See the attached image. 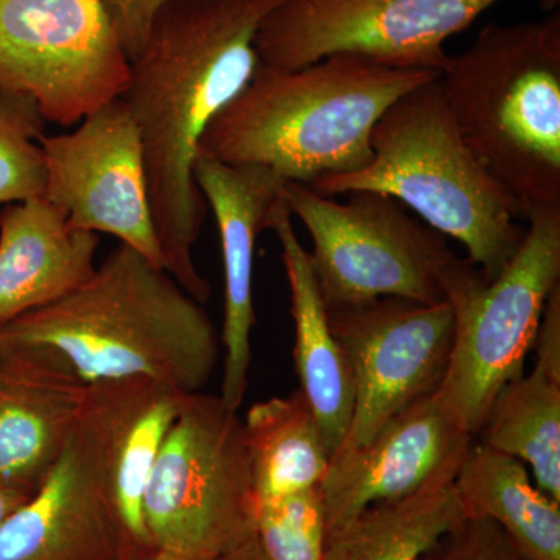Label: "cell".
<instances>
[{
	"instance_id": "1",
	"label": "cell",
	"mask_w": 560,
	"mask_h": 560,
	"mask_svg": "<svg viewBox=\"0 0 560 560\" xmlns=\"http://www.w3.org/2000/svg\"><path fill=\"white\" fill-rule=\"evenodd\" d=\"M285 0H165L130 60L121 101L138 125L154 231L165 271L206 304L210 283L194 261L208 202L194 179L213 117L259 68L256 35Z\"/></svg>"
},
{
	"instance_id": "2",
	"label": "cell",
	"mask_w": 560,
	"mask_h": 560,
	"mask_svg": "<svg viewBox=\"0 0 560 560\" xmlns=\"http://www.w3.org/2000/svg\"><path fill=\"white\" fill-rule=\"evenodd\" d=\"M0 346L36 353L88 385L147 377L183 393H200L220 357L201 302L125 243L68 296L0 327Z\"/></svg>"
},
{
	"instance_id": "3",
	"label": "cell",
	"mask_w": 560,
	"mask_h": 560,
	"mask_svg": "<svg viewBox=\"0 0 560 560\" xmlns=\"http://www.w3.org/2000/svg\"><path fill=\"white\" fill-rule=\"evenodd\" d=\"M440 75L436 70L388 68L349 54L296 70L259 65L210 121L198 156L260 165L305 186L359 172L374 156L372 131L383 114Z\"/></svg>"
},
{
	"instance_id": "4",
	"label": "cell",
	"mask_w": 560,
	"mask_h": 560,
	"mask_svg": "<svg viewBox=\"0 0 560 560\" xmlns=\"http://www.w3.org/2000/svg\"><path fill=\"white\" fill-rule=\"evenodd\" d=\"M372 161L348 175L312 184L326 197L382 191L423 223L455 238L488 280L510 264L523 241L521 202L493 178L464 142L441 75L400 97L372 131Z\"/></svg>"
},
{
	"instance_id": "5",
	"label": "cell",
	"mask_w": 560,
	"mask_h": 560,
	"mask_svg": "<svg viewBox=\"0 0 560 560\" xmlns=\"http://www.w3.org/2000/svg\"><path fill=\"white\" fill-rule=\"evenodd\" d=\"M441 83L464 142L525 217L560 206V11L485 25Z\"/></svg>"
},
{
	"instance_id": "6",
	"label": "cell",
	"mask_w": 560,
	"mask_h": 560,
	"mask_svg": "<svg viewBox=\"0 0 560 560\" xmlns=\"http://www.w3.org/2000/svg\"><path fill=\"white\" fill-rule=\"evenodd\" d=\"M525 219L528 231L495 279L458 257L442 276L455 338L436 394L474 436L501 390L522 377L545 305L560 283V206L529 209Z\"/></svg>"
},
{
	"instance_id": "7",
	"label": "cell",
	"mask_w": 560,
	"mask_h": 560,
	"mask_svg": "<svg viewBox=\"0 0 560 560\" xmlns=\"http://www.w3.org/2000/svg\"><path fill=\"white\" fill-rule=\"evenodd\" d=\"M143 517L154 551L195 559H234L256 537L243 420L220 396H184L151 469Z\"/></svg>"
},
{
	"instance_id": "8",
	"label": "cell",
	"mask_w": 560,
	"mask_h": 560,
	"mask_svg": "<svg viewBox=\"0 0 560 560\" xmlns=\"http://www.w3.org/2000/svg\"><path fill=\"white\" fill-rule=\"evenodd\" d=\"M283 195L311 234L308 257L326 307L388 296L444 301L442 276L456 254L397 198L353 190L338 201L300 183H287Z\"/></svg>"
},
{
	"instance_id": "9",
	"label": "cell",
	"mask_w": 560,
	"mask_h": 560,
	"mask_svg": "<svg viewBox=\"0 0 560 560\" xmlns=\"http://www.w3.org/2000/svg\"><path fill=\"white\" fill-rule=\"evenodd\" d=\"M500 0H285L256 35L261 66L296 70L330 55H359L396 69L442 72L447 39ZM558 10L560 0H539Z\"/></svg>"
},
{
	"instance_id": "10",
	"label": "cell",
	"mask_w": 560,
	"mask_h": 560,
	"mask_svg": "<svg viewBox=\"0 0 560 560\" xmlns=\"http://www.w3.org/2000/svg\"><path fill=\"white\" fill-rule=\"evenodd\" d=\"M130 60L103 0H0V91L80 124L120 98Z\"/></svg>"
},
{
	"instance_id": "11",
	"label": "cell",
	"mask_w": 560,
	"mask_h": 560,
	"mask_svg": "<svg viewBox=\"0 0 560 560\" xmlns=\"http://www.w3.org/2000/svg\"><path fill=\"white\" fill-rule=\"evenodd\" d=\"M326 308L353 385L352 422L338 452L352 451L370 442L390 418L440 389L455 320L445 301L420 304L388 296Z\"/></svg>"
},
{
	"instance_id": "12",
	"label": "cell",
	"mask_w": 560,
	"mask_h": 560,
	"mask_svg": "<svg viewBox=\"0 0 560 560\" xmlns=\"http://www.w3.org/2000/svg\"><path fill=\"white\" fill-rule=\"evenodd\" d=\"M43 197L73 231L103 232L164 268L151 215L138 125L121 98L95 110L69 135L40 136Z\"/></svg>"
},
{
	"instance_id": "13",
	"label": "cell",
	"mask_w": 560,
	"mask_h": 560,
	"mask_svg": "<svg viewBox=\"0 0 560 560\" xmlns=\"http://www.w3.org/2000/svg\"><path fill=\"white\" fill-rule=\"evenodd\" d=\"M154 552L124 521L86 401L46 480L0 526V560H151Z\"/></svg>"
},
{
	"instance_id": "14",
	"label": "cell",
	"mask_w": 560,
	"mask_h": 560,
	"mask_svg": "<svg viewBox=\"0 0 560 560\" xmlns=\"http://www.w3.org/2000/svg\"><path fill=\"white\" fill-rule=\"evenodd\" d=\"M474 442L436 393L415 401L366 444L331 456L319 486L326 533L374 504L453 485Z\"/></svg>"
},
{
	"instance_id": "15",
	"label": "cell",
	"mask_w": 560,
	"mask_h": 560,
	"mask_svg": "<svg viewBox=\"0 0 560 560\" xmlns=\"http://www.w3.org/2000/svg\"><path fill=\"white\" fill-rule=\"evenodd\" d=\"M194 179L219 224L224 264V357L220 397L238 411L248 389L250 331L256 326L253 301L257 237L289 180L260 165H230L198 156Z\"/></svg>"
},
{
	"instance_id": "16",
	"label": "cell",
	"mask_w": 560,
	"mask_h": 560,
	"mask_svg": "<svg viewBox=\"0 0 560 560\" xmlns=\"http://www.w3.org/2000/svg\"><path fill=\"white\" fill-rule=\"evenodd\" d=\"M88 393L58 364L0 346V485L35 495L79 425Z\"/></svg>"
},
{
	"instance_id": "17",
	"label": "cell",
	"mask_w": 560,
	"mask_h": 560,
	"mask_svg": "<svg viewBox=\"0 0 560 560\" xmlns=\"http://www.w3.org/2000/svg\"><path fill=\"white\" fill-rule=\"evenodd\" d=\"M101 237L73 231L44 197L0 210V327L62 300L94 275Z\"/></svg>"
},
{
	"instance_id": "18",
	"label": "cell",
	"mask_w": 560,
	"mask_h": 560,
	"mask_svg": "<svg viewBox=\"0 0 560 560\" xmlns=\"http://www.w3.org/2000/svg\"><path fill=\"white\" fill-rule=\"evenodd\" d=\"M291 217L283 195L272 209L268 230L278 235L289 279L291 316L296 329L293 357L301 382L300 390L311 404L334 456L340 451L352 422V374L345 352L331 334L308 250L298 241Z\"/></svg>"
},
{
	"instance_id": "19",
	"label": "cell",
	"mask_w": 560,
	"mask_h": 560,
	"mask_svg": "<svg viewBox=\"0 0 560 560\" xmlns=\"http://www.w3.org/2000/svg\"><path fill=\"white\" fill-rule=\"evenodd\" d=\"M190 393L147 377L91 383L88 410L108 452L110 480L121 515L136 539L154 551L143 497L154 460Z\"/></svg>"
},
{
	"instance_id": "20",
	"label": "cell",
	"mask_w": 560,
	"mask_h": 560,
	"mask_svg": "<svg viewBox=\"0 0 560 560\" xmlns=\"http://www.w3.org/2000/svg\"><path fill=\"white\" fill-rule=\"evenodd\" d=\"M533 349V371L501 390L475 438L523 460L534 485L560 501V283L545 305Z\"/></svg>"
},
{
	"instance_id": "21",
	"label": "cell",
	"mask_w": 560,
	"mask_h": 560,
	"mask_svg": "<svg viewBox=\"0 0 560 560\" xmlns=\"http://www.w3.org/2000/svg\"><path fill=\"white\" fill-rule=\"evenodd\" d=\"M455 486L467 517L497 523L529 560H560V501L530 481L523 460L474 442Z\"/></svg>"
},
{
	"instance_id": "22",
	"label": "cell",
	"mask_w": 560,
	"mask_h": 560,
	"mask_svg": "<svg viewBox=\"0 0 560 560\" xmlns=\"http://www.w3.org/2000/svg\"><path fill=\"white\" fill-rule=\"evenodd\" d=\"M243 429L257 503L319 488L331 455L300 389L253 405Z\"/></svg>"
},
{
	"instance_id": "23",
	"label": "cell",
	"mask_w": 560,
	"mask_h": 560,
	"mask_svg": "<svg viewBox=\"0 0 560 560\" xmlns=\"http://www.w3.org/2000/svg\"><path fill=\"white\" fill-rule=\"evenodd\" d=\"M466 517L455 482L385 501L327 530L323 560H418Z\"/></svg>"
},
{
	"instance_id": "24",
	"label": "cell",
	"mask_w": 560,
	"mask_h": 560,
	"mask_svg": "<svg viewBox=\"0 0 560 560\" xmlns=\"http://www.w3.org/2000/svg\"><path fill=\"white\" fill-rule=\"evenodd\" d=\"M46 119L28 95L0 91V205L43 197L47 172L39 138Z\"/></svg>"
},
{
	"instance_id": "25",
	"label": "cell",
	"mask_w": 560,
	"mask_h": 560,
	"mask_svg": "<svg viewBox=\"0 0 560 560\" xmlns=\"http://www.w3.org/2000/svg\"><path fill=\"white\" fill-rule=\"evenodd\" d=\"M256 537L268 560H323L326 518L319 488L257 503Z\"/></svg>"
},
{
	"instance_id": "26",
	"label": "cell",
	"mask_w": 560,
	"mask_h": 560,
	"mask_svg": "<svg viewBox=\"0 0 560 560\" xmlns=\"http://www.w3.org/2000/svg\"><path fill=\"white\" fill-rule=\"evenodd\" d=\"M418 560H529L497 523L466 517Z\"/></svg>"
},
{
	"instance_id": "27",
	"label": "cell",
	"mask_w": 560,
	"mask_h": 560,
	"mask_svg": "<svg viewBox=\"0 0 560 560\" xmlns=\"http://www.w3.org/2000/svg\"><path fill=\"white\" fill-rule=\"evenodd\" d=\"M31 497L20 492V490L11 489L9 486L0 485V526L3 525L11 515L21 506L27 503Z\"/></svg>"
},
{
	"instance_id": "28",
	"label": "cell",
	"mask_w": 560,
	"mask_h": 560,
	"mask_svg": "<svg viewBox=\"0 0 560 560\" xmlns=\"http://www.w3.org/2000/svg\"><path fill=\"white\" fill-rule=\"evenodd\" d=\"M232 560H268L267 556L264 555V551H261L259 540H257V537H254L253 540L249 541L248 545H246L245 548L241 552H238L237 556H235Z\"/></svg>"
},
{
	"instance_id": "29",
	"label": "cell",
	"mask_w": 560,
	"mask_h": 560,
	"mask_svg": "<svg viewBox=\"0 0 560 560\" xmlns=\"http://www.w3.org/2000/svg\"><path fill=\"white\" fill-rule=\"evenodd\" d=\"M127 2L140 16L149 18L165 0H127Z\"/></svg>"
},
{
	"instance_id": "30",
	"label": "cell",
	"mask_w": 560,
	"mask_h": 560,
	"mask_svg": "<svg viewBox=\"0 0 560 560\" xmlns=\"http://www.w3.org/2000/svg\"><path fill=\"white\" fill-rule=\"evenodd\" d=\"M151 560H205V559L189 558V556L175 555V552H168V551H156V552H154V556H153V558H151Z\"/></svg>"
}]
</instances>
